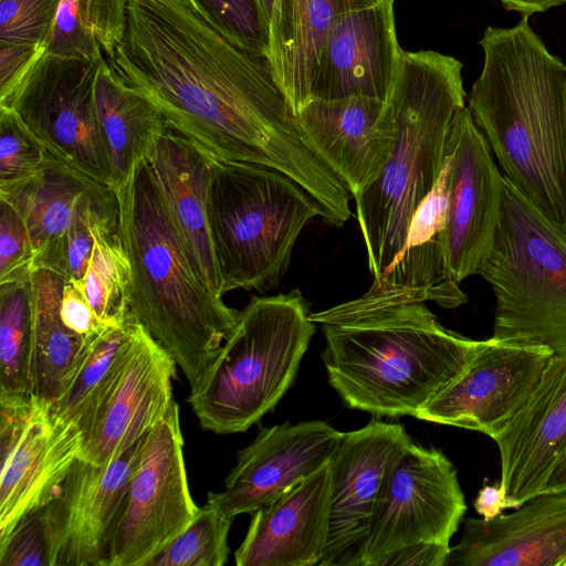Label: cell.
Listing matches in <instances>:
<instances>
[{
    "instance_id": "cell-3",
    "label": "cell",
    "mask_w": 566,
    "mask_h": 566,
    "mask_svg": "<svg viewBox=\"0 0 566 566\" xmlns=\"http://www.w3.org/2000/svg\"><path fill=\"white\" fill-rule=\"evenodd\" d=\"M115 191L130 268L129 318L170 355L191 387L240 312L197 280L148 159Z\"/></svg>"
},
{
    "instance_id": "cell-31",
    "label": "cell",
    "mask_w": 566,
    "mask_h": 566,
    "mask_svg": "<svg viewBox=\"0 0 566 566\" xmlns=\"http://www.w3.org/2000/svg\"><path fill=\"white\" fill-rule=\"evenodd\" d=\"M33 394L31 274L0 284V396Z\"/></svg>"
},
{
    "instance_id": "cell-2",
    "label": "cell",
    "mask_w": 566,
    "mask_h": 566,
    "mask_svg": "<svg viewBox=\"0 0 566 566\" xmlns=\"http://www.w3.org/2000/svg\"><path fill=\"white\" fill-rule=\"evenodd\" d=\"M522 15L511 28L488 27L484 60L469 111L503 176L566 228V65Z\"/></svg>"
},
{
    "instance_id": "cell-8",
    "label": "cell",
    "mask_w": 566,
    "mask_h": 566,
    "mask_svg": "<svg viewBox=\"0 0 566 566\" xmlns=\"http://www.w3.org/2000/svg\"><path fill=\"white\" fill-rule=\"evenodd\" d=\"M503 178L493 249L479 271L495 300L492 337L566 355V228Z\"/></svg>"
},
{
    "instance_id": "cell-4",
    "label": "cell",
    "mask_w": 566,
    "mask_h": 566,
    "mask_svg": "<svg viewBox=\"0 0 566 566\" xmlns=\"http://www.w3.org/2000/svg\"><path fill=\"white\" fill-rule=\"evenodd\" d=\"M462 66L436 51L401 54L386 101L395 130L391 154L375 181L353 197L373 285L397 259L416 210L441 174L451 126L465 107Z\"/></svg>"
},
{
    "instance_id": "cell-21",
    "label": "cell",
    "mask_w": 566,
    "mask_h": 566,
    "mask_svg": "<svg viewBox=\"0 0 566 566\" xmlns=\"http://www.w3.org/2000/svg\"><path fill=\"white\" fill-rule=\"evenodd\" d=\"M145 436L107 465L75 460L56 494L60 522L56 566L107 565Z\"/></svg>"
},
{
    "instance_id": "cell-34",
    "label": "cell",
    "mask_w": 566,
    "mask_h": 566,
    "mask_svg": "<svg viewBox=\"0 0 566 566\" xmlns=\"http://www.w3.org/2000/svg\"><path fill=\"white\" fill-rule=\"evenodd\" d=\"M206 503L192 521L146 566H222L229 557L228 536L233 522Z\"/></svg>"
},
{
    "instance_id": "cell-41",
    "label": "cell",
    "mask_w": 566,
    "mask_h": 566,
    "mask_svg": "<svg viewBox=\"0 0 566 566\" xmlns=\"http://www.w3.org/2000/svg\"><path fill=\"white\" fill-rule=\"evenodd\" d=\"M45 53L43 46L0 43V107L8 105Z\"/></svg>"
},
{
    "instance_id": "cell-23",
    "label": "cell",
    "mask_w": 566,
    "mask_h": 566,
    "mask_svg": "<svg viewBox=\"0 0 566 566\" xmlns=\"http://www.w3.org/2000/svg\"><path fill=\"white\" fill-rule=\"evenodd\" d=\"M331 461L272 503L252 513L234 553L237 566H314L329 528Z\"/></svg>"
},
{
    "instance_id": "cell-28",
    "label": "cell",
    "mask_w": 566,
    "mask_h": 566,
    "mask_svg": "<svg viewBox=\"0 0 566 566\" xmlns=\"http://www.w3.org/2000/svg\"><path fill=\"white\" fill-rule=\"evenodd\" d=\"M95 103L116 190L137 164L149 159L168 125L147 98L119 80L105 59L96 75Z\"/></svg>"
},
{
    "instance_id": "cell-12",
    "label": "cell",
    "mask_w": 566,
    "mask_h": 566,
    "mask_svg": "<svg viewBox=\"0 0 566 566\" xmlns=\"http://www.w3.org/2000/svg\"><path fill=\"white\" fill-rule=\"evenodd\" d=\"M176 363L136 324L119 364L77 420L80 458L107 465L140 440L169 410Z\"/></svg>"
},
{
    "instance_id": "cell-10",
    "label": "cell",
    "mask_w": 566,
    "mask_h": 566,
    "mask_svg": "<svg viewBox=\"0 0 566 566\" xmlns=\"http://www.w3.org/2000/svg\"><path fill=\"white\" fill-rule=\"evenodd\" d=\"M175 401L147 432L106 566H146L195 517Z\"/></svg>"
},
{
    "instance_id": "cell-22",
    "label": "cell",
    "mask_w": 566,
    "mask_h": 566,
    "mask_svg": "<svg viewBox=\"0 0 566 566\" xmlns=\"http://www.w3.org/2000/svg\"><path fill=\"white\" fill-rule=\"evenodd\" d=\"M446 566H566V493H539L492 518L467 517Z\"/></svg>"
},
{
    "instance_id": "cell-46",
    "label": "cell",
    "mask_w": 566,
    "mask_h": 566,
    "mask_svg": "<svg viewBox=\"0 0 566 566\" xmlns=\"http://www.w3.org/2000/svg\"><path fill=\"white\" fill-rule=\"evenodd\" d=\"M541 493H566V452Z\"/></svg>"
},
{
    "instance_id": "cell-15",
    "label": "cell",
    "mask_w": 566,
    "mask_h": 566,
    "mask_svg": "<svg viewBox=\"0 0 566 566\" xmlns=\"http://www.w3.org/2000/svg\"><path fill=\"white\" fill-rule=\"evenodd\" d=\"M449 157L441 174L416 210L403 248L384 280L361 296L310 314L314 323L349 319L387 306L434 302L454 308L468 301L450 275L447 253Z\"/></svg>"
},
{
    "instance_id": "cell-45",
    "label": "cell",
    "mask_w": 566,
    "mask_h": 566,
    "mask_svg": "<svg viewBox=\"0 0 566 566\" xmlns=\"http://www.w3.org/2000/svg\"><path fill=\"white\" fill-rule=\"evenodd\" d=\"M507 10H513L522 15L531 17L534 13L547 11L558 7L566 0H499Z\"/></svg>"
},
{
    "instance_id": "cell-37",
    "label": "cell",
    "mask_w": 566,
    "mask_h": 566,
    "mask_svg": "<svg viewBox=\"0 0 566 566\" xmlns=\"http://www.w3.org/2000/svg\"><path fill=\"white\" fill-rule=\"evenodd\" d=\"M95 222L119 226V214L86 212L78 216L62 237L35 255L32 270L46 269L66 281L82 282L94 247Z\"/></svg>"
},
{
    "instance_id": "cell-19",
    "label": "cell",
    "mask_w": 566,
    "mask_h": 566,
    "mask_svg": "<svg viewBox=\"0 0 566 566\" xmlns=\"http://www.w3.org/2000/svg\"><path fill=\"white\" fill-rule=\"evenodd\" d=\"M394 1H361L336 17L311 99L361 95L387 101L403 52L397 40Z\"/></svg>"
},
{
    "instance_id": "cell-26",
    "label": "cell",
    "mask_w": 566,
    "mask_h": 566,
    "mask_svg": "<svg viewBox=\"0 0 566 566\" xmlns=\"http://www.w3.org/2000/svg\"><path fill=\"white\" fill-rule=\"evenodd\" d=\"M0 198L23 219L34 258L62 237L86 212L118 216L113 187L99 182L49 154L43 166L22 181L0 189Z\"/></svg>"
},
{
    "instance_id": "cell-24",
    "label": "cell",
    "mask_w": 566,
    "mask_h": 566,
    "mask_svg": "<svg viewBox=\"0 0 566 566\" xmlns=\"http://www.w3.org/2000/svg\"><path fill=\"white\" fill-rule=\"evenodd\" d=\"M83 441L76 423L55 417L38 400L22 433L0 451V539L24 514L56 496Z\"/></svg>"
},
{
    "instance_id": "cell-27",
    "label": "cell",
    "mask_w": 566,
    "mask_h": 566,
    "mask_svg": "<svg viewBox=\"0 0 566 566\" xmlns=\"http://www.w3.org/2000/svg\"><path fill=\"white\" fill-rule=\"evenodd\" d=\"M361 1L378 0H281L270 34L274 76L293 112L311 99L319 59L336 17Z\"/></svg>"
},
{
    "instance_id": "cell-44",
    "label": "cell",
    "mask_w": 566,
    "mask_h": 566,
    "mask_svg": "<svg viewBox=\"0 0 566 566\" xmlns=\"http://www.w3.org/2000/svg\"><path fill=\"white\" fill-rule=\"evenodd\" d=\"M474 509L483 518H492L503 513L506 509L500 486H483L474 501Z\"/></svg>"
},
{
    "instance_id": "cell-25",
    "label": "cell",
    "mask_w": 566,
    "mask_h": 566,
    "mask_svg": "<svg viewBox=\"0 0 566 566\" xmlns=\"http://www.w3.org/2000/svg\"><path fill=\"white\" fill-rule=\"evenodd\" d=\"M148 161L193 274L209 292L222 297L207 218L210 157L168 127Z\"/></svg>"
},
{
    "instance_id": "cell-1",
    "label": "cell",
    "mask_w": 566,
    "mask_h": 566,
    "mask_svg": "<svg viewBox=\"0 0 566 566\" xmlns=\"http://www.w3.org/2000/svg\"><path fill=\"white\" fill-rule=\"evenodd\" d=\"M106 62L209 157L281 171L315 198L327 224L350 219V192L304 142L269 59L231 42L188 0H129L124 39Z\"/></svg>"
},
{
    "instance_id": "cell-11",
    "label": "cell",
    "mask_w": 566,
    "mask_h": 566,
    "mask_svg": "<svg viewBox=\"0 0 566 566\" xmlns=\"http://www.w3.org/2000/svg\"><path fill=\"white\" fill-rule=\"evenodd\" d=\"M465 511L451 461L411 441L388 479L358 566H378L387 554L413 544L450 546Z\"/></svg>"
},
{
    "instance_id": "cell-6",
    "label": "cell",
    "mask_w": 566,
    "mask_h": 566,
    "mask_svg": "<svg viewBox=\"0 0 566 566\" xmlns=\"http://www.w3.org/2000/svg\"><path fill=\"white\" fill-rule=\"evenodd\" d=\"M300 290L253 296L209 366L190 388L188 402L202 429L247 431L272 410L293 384L315 333Z\"/></svg>"
},
{
    "instance_id": "cell-16",
    "label": "cell",
    "mask_w": 566,
    "mask_h": 566,
    "mask_svg": "<svg viewBox=\"0 0 566 566\" xmlns=\"http://www.w3.org/2000/svg\"><path fill=\"white\" fill-rule=\"evenodd\" d=\"M447 155L448 264L451 279L460 285L479 274L491 254L501 218L504 178L468 106L453 120Z\"/></svg>"
},
{
    "instance_id": "cell-5",
    "label": "cell",
    "mask_w": 566,
    "mask_h": 566,
    "mask_svg": "<svg viewBox=\"0 0 566 566\" xmlns=\"http://www.w3.org/2000/svg\"><path fill=\"white\" fill-rule=\"evenodd\" d=\"M328 381L353 409L415 413L468 365L480 340L439 323L424 303L382 307L322 324Z\"/></svg>"
},
{
    "instance_id": "cell-13",
    "label": "cell",
    "mask_w": 566,
    "mask_h": 566,
    "mask_svg": "<svg viewBox=\"0 0 566 566\" xmlns=\"http://www.w3.org/2000/svg\"><path fill=\"white\" fill-rule=\"evenodd\" d=\"M410 442L401 424L379 420L343 434L331 459L329 528L318 566H358L388 479Z\"/></svg>"
},
{
    "instance_id": "cell-39",
    "label": "cell",
    "mask_w": 566,
    "mask_h": 566,
    "mask_svg": "<svg viewBox=\"0 0 566 566\" xmlns=\"http://www.w3.org/2000/svg\"><path fill=\"white\" fill-rule=\"evenodd\" d=\"M60 0H0V43L48 49Z\"/></svg>"
},
{
    "instance_id": "cell-36",
    "label": "cell",
    "mask_w": 566,
    "mask_h": 566,
    "mask_svg": "<svg viewBox=\"0 0 566 566\" xmlns=\"http://www.w3.org/2000/svg\"><path fill=\"white\" fill-rule=\"evenodd\" d=\"M238 46L269 59L270 30L259 0H188Z\"/></svg>"
},
{
    "instance_id": "cell-20",
    "label": "cell",
    "mask_w": 566,
    "mask_h": 566,
    "mask_svg": "<svg viewBox=\"0 0 566 566\" xmlns=\"http://www.w3.org/2000/svg\"><path fill=\"white\" fill-rule=\"evenodd\" d=\"M295 116L306 145L353 197L381 174L395 143L386 102L361 95L312 98Z\"/></svg>"
},
{
    "instance_id": "cell-35",
    "label": "cell",
    "mask_w": 566,
    "mask_h": 566,
    "mask_svg": "<svg viewBox=\"0 0 566 566\" xmlns=\"http://www.w3.org/2000/svg\"><path fill=\"white\" fill-rule=\"evenodd\" d=\"M60 547L56 496L24 514L0 539V566H56Z\"/></svg>"
},
{
    "instance_id": "cell-14",
    "label": "cell",
    "mask_w": 566,
    "mask_h": 566,
    "mask_svg": "<svg viewBox=\"0 0 566 566\" xmlns=\"http://www.w3.org/2000/svg\"><path fill=\"white\" fill-rule=\"evenodd\" d=\"M552 356L542 346L480 340L465 368L413 417L492 438L525 401Z\"/></svg>"
},
{
    "instance_id": "cell-40",
    "label": "cell",
    "mask_w": 566,
    "mask_h": 566,
    "mask_svg": "<svg viewBox=\"0 0 566 566\" xmlns=\"http://www.w3.org/2000/svg\"><path fill=\"white\" fill-rule=\"evenodd\" d=\"M33 261L34 249L23 219L0 198V284L29 276Z\"/></svg>"
},
{
    "instance_id": "cell-7",
    "label": "cell",
    "mask_w": 566,
    "mask_h": 566,
    "mask_svg": "<svg viewBox=\"0 0 566 566\" xmlns=\"http://www.w3.org/2000/svg\"><path fill=\"white\" fill-rule=\"evenodd\" d=\"M317 217L321 205L287 175L210 157L207 218L223 294L277 286L300 232Z\"/></svg>"
},
{
    "instance_id": "cell-42",
    "label": "cell",
    "mask_w": 566,
    "mask_h": 566,
    "mask_svg": "<svg viewBox=\"0 0 566 566\" xmlns=\"http://www.w3.org/2000/svg\"><path fill=\"white\" fill-rule=\"evenodd\" d=\"M60 315L70 331L85 339L95 337L105 327H108L98 321L83 292L81 282L77 281H65Z\"/></svg>"
},
{
    "instance_id": "cell-9",
    "label": "cell",
    "mask_w": 566,
    "mask_h": 566,
    "mask_svg": "<svg viewBox=\"0 0 566 566\" xmlns=\"http://www.w3.org/2000/svg\"><path fill=\"white\" fill-rule=\"evenodd\" d=\"M102 60L45 53L4 108L14 112L49 154L113 187L95 103Z\"/></svg>"
},
{
    "instance_id": "cell-38",
    "label": "cell",
    "mask_w": 566,
    "mask_h": 566,
    "mask_svg": "<svg viewBox=\"0 0 566 566\" xmlns=\"http://www.w3.org/2000/svg\"><path fill=\"white\" fill-rule=\"evenodd\" d=\"M49 153L10 108L0 107V189L35 174Z\"/></svg>"
},
{
    "instance_id": "cell-17",
    "label": "cell",
    "mask_w": 566,
    "mask_h": 566,
    "mask_svg": "<svg viewBox=\"0 0 566 566\" xmlns=\"http://www.w3.org/2000/svg\"><path fill=\"white\" fill-rule=\"evenodd\" d=\"M343 434L319 420L260 427L238 453L224 489L209 492L206 503L233 518L252 514L329 462Z\"/></svg>"
},
{
    "instance_id": "cell-32",
    "label": "cell",
    "mask_w": 566,
    "mask_h": 566,
    "mask_svg": "<svg viewBox=\"0 0 566 566\" xmlns=\"http://www.w3.org/2000/svg\"><path fill=\"white\" fill-rule=\"evenodd\" d=\"M93 233L94 247L81 286L104 326L124 325L130 321V268L119 226L95 222Z\"/></svg>"
},
{
    "instance_id": "cell-30",
    "label": "cell",
    "mask_w": 566,
    "mask_h": 566,
    "mask_svg": "<svg viewBox=\"0 0 566 566\" xmlns=\"http://www.w3.org/2000/svg\"><path fill=\"white\" fill-rule=\"evenodd\" d=\"M129 0H60L46 53L109 59L122 43Z\"/></svg>"
},
{
    "instance_id": "cell-43",
    "label": "cell",
    "mask_w": 566,
    "mask_h": 566,
    "mask_svg": "<svg viewBox=\"0 0 566 566\" xmlns=\"http://www.w3.org/2000/svg\"><path fill=\"white\" fill-rule=\"evenodd\" d=\"M451 546L419 543L384 556L378 566H446Z\"/></svg>"
},
{
    "instance_id": "cell-29",
    "label": "cell",
    "mask_w": 566,
    "mask_h": 566,
    "mask_svg": "<svg viewBox=\"0 0 566 566\" xmlns=\"http://www.w3.org/2000/svg\"><path fill=\"white\" fill-rule=\"evenodd\" d=\"M65 281L46 269L31 271L33 394L49 406L57 399L94 338L85 339L64 325L60 304Z\"/></svg>"
},
{
    "instance_id": "cell-33",
    "label": "cell",
    "mask_w": 566,
    "mask_h": 566,
    "mask_svg": "<svg viewBox=\"0 0 566 566\" xmlns=\"http://www.w3.org/2000/svg\"><path fill=\"white\" fill-rule=\"evenodd\" d=\"M135 327L132 321L119 326H108L91 340L64 389L50 406L55 417L77 424L87 405L129 347Z\"/></svg>"
},
{
    "instance_id": "cell-47",
    "label": "cell",
    "mask_w": 566,
    "mask_h": 566,
    "mask_svg": "<svg viewBox=\"0 0 566 566\" xmlns=\"http://www.w3.org/2000/svg\"><path fill=\"white\" fill-rule=\"evenodd\" d=\"M280 1L281 0H259L270 30V34L277 20Z\"/></svg>"
},
{
    "instance_id": "cell-18",
    "label": "cell",
    "mask_w": 566,
    "mask_h": 566,
    "mask_svg": "<svg viewBox=\"0 0 566 566\" xmlns=\"http://www.w3.org/2000/svg\"><path fill=\"white\" fill-rule=\"evenodd\" d=\"M505 509L539 494L566 452V355H553L525 401L492 437Z\"/></svg>"
}]
</instances>
